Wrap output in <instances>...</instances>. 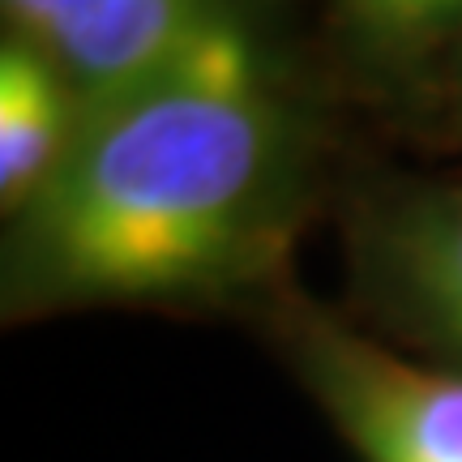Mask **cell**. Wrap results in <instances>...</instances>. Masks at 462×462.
I'll return each instance as SVG.
<instances>
[{
	"label": "cell",
	"mask_w": 462,
	"mask_h": 462,
	"mask_svg": "<svg viewBox=\"0 0 462 462\" xmlns=\"http://www.w3.org/2000/svg\"><path fill=\"white\" fill-rule=\"evenodd\" d=\"M291 180V116L253 34L218 9L163 69L82 107L14 218L22 309L218 291L262 262Z\"/></svg>",
	"instance_id": "6da1fadb"
},
{
	"label": "cell",
	"mask_w": 462,
	"mask_h": 462,
	"mask_svg": "<svg viewBox=\"0 0 462 462\" xmlns=\"http://www.w3.org/2000/svg\"><path fill=\"white\" fill-rule=\"evenodd\" d=\"M300 373L360 462H462V368H432L338 326H296Z\"/></svg>",
	"instance_id": "7a4b0ae2"
},
{
	"label": "cell",
	"mask_w": 462,
	"mask_h": 462,
	"mask_svg": "<svg viewBox=\"0 0 462 462\" xmlns=\"http://www.w3.org/2000/svg\"><path fill=\"white\" fill-rule=\"evenodd\" d=\"M26 43L48 51L86 103L150 78L198 39L218 0H5Z\"/></svg>",
	"instance_id": "3957f363"
},
{
	"label": "cell",
	"mask_w": 462,
	"mask_h": 462,
	"mask_svg": "<svg viewBox=\"0 0 462 462\" xmlns=\"http://www.w3.org/2000/svg\"><path fill=\"white\" fill-rule=\"evenodd\" d=\"M368 274L402 326L462 368V189H415L368 223Z\"/></svg>",
	"instance_id": "277c9868"
},
{
	"label": "cell",
	"mask_w": 462,
	"mask_h": 462,
	"mask_svg": "<svg viewBox=\"0 0 462 462\" xmlns=\"http://www.w3.org/2000/svg\"><path fill=\"white\" fill-rule=\"evenodd\" d=\"M82 125V95L22 34L0 48V201L22 210L60 167Z\"/></svg>",
	"instance_id": "5b68a950"
},
{
	"label": "cell",
	"mask_w": 462,
	"mask_h": 462,
	"mask_svg": "<svg viewBox=\"0 0 462 462\" xmlns=\"http://www.w3.org/2000/svg\"><path fill=\"white\" fill-rule=\"evenodd\" d=\"M346 9L381 43H424L462 22V0H346Z\"/></svg>",
	"instance_id": "8992f818"
}]
</instances>
